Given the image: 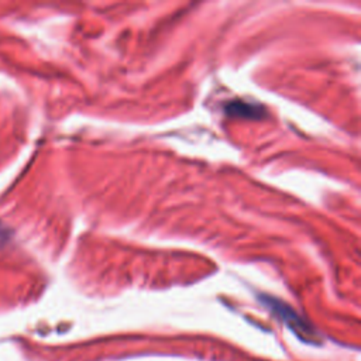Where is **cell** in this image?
Here are the masks:
<instances>
[{"label": "cell", "instance_id": "1", "mask_svg": "<svg viewBox=\"0 0 361 361\" xmlns=\"http://www.w3.org/2000/svg\"><path fill=\"white\" fill-rule=\"evenodd\" d=\"M226 114L237 118H248V120H261L267 116V110L257 103L234 100L226 106Z\"/></svg>", "mask_w": 361, "mask_h": 361}, {"label": "cell", "instance_id": "2", "mask_svg": "<svg viewBox=\"0 0 361 361\" xmlns=\"http://www.w3.org/2000/svg\"><path fill=\"white\" fill-rule=\"evenodd\" d=\"M3 235V228H1V224H0V237Z\"/></svg>", "mask_w": 361, "mask_h": 361}]
</instances>
